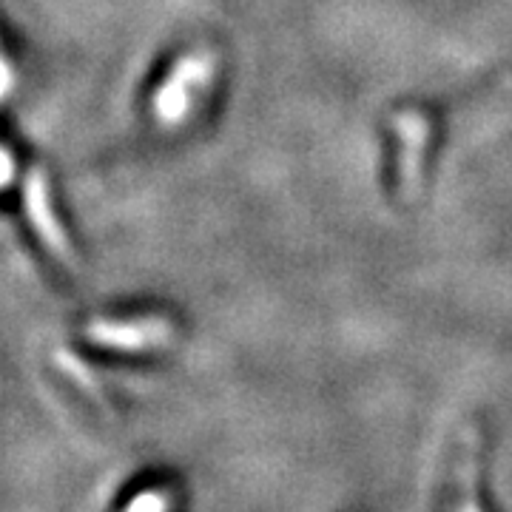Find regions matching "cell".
Masks as SVG:
<instances>
[{"mask_svg": "<svg viewBox=\"0 0 512 512\" xmlns=\"http://www.w3.org/2000/svg\"><path fill=\"white\" fill-rule=\"evenodd\" d=\"M174 336V325L165 316H140V319H97L86 325V339L92 345L114 350H157L165 348Z\"/></svg>", "mask_w": 512, "mask_h": 512, "instance_id": "obj_3", "label": "cell"}, {"mask_svg": "<svg viewBox=\"0 0 512 512\" xmlns=\"http://www.w3.org/2000/svg\"><path fill=\"white\" fill-rule=\"evenodd\" d=\"M23 208H26V217L32 222V228L37 231V237L43 242V248L55 256L63 268L74 271L77 268V259H74L72 242L66 237L63 225L57 222L55 208H52V191H49V177L32 168L26 183H23Z\"/></svg>", "mask_w": 512, "mask_h": 512, "instance_id": "obj_2", "label": "cell"}, {"mask_svg": "<svg viewBox=\"0 0 512 512\" xmlns=\"http://www.w3.org/2000/svg\"><path fill=\"white\" fill-rule=\"evenodd\" d=\"M12 174H15V160H12V148H3V185L12 183Z\"/></svg>", "mask_w": 512, "mask_h": 512, "instance_id": "obj_8", "label": "cell"}, {"mask_svg": "<svg viewBox=\"0 0 512 512\" xmlns=\"http://www.w3.org/2000/svg\"><path fill=\"white\" fill-rule=\"evenodd\" d=\"M211 74H214V57L208 52H191L180 57L165 77L163 86L154 92V117L165 126L180 123L191 111L194 92L208 86Z\"/></svg>", "mask_w": 512, "mask_h": 512, "instance_id": "obj_1", "label": "cell"}, {"mask_svg": "<svg viewBox=\"0 0 512 512\" xmlns=\"http://www.w3.org/2000/svg\"><path fill=\"white\" fill-rule=\"evenodd\" d=\"M171 504V498L168 495H160V493H146L140 495V498H134V501H128V510H165Z\"/></svg>", "mask_w": 512, "mask_h": 512, "instance_id": "obj_7", "label": "cell"}, {"mask_svg": "<svg viewBox=\"0 0 512 512\" xmlns=\"http://www.w3.org/2000/svg\"><path fill=\"white\" fill-rule=\"evenodd\" d=\"M55 365L63 370V376L69 379V382L89 399V402L103 413V416H114V410H111L109 399H106V393H103V387H100V379L94 376V370L77 353L72 350H57L55 353Z\"/></svg>", "mask_w": 512, "mask_h": 512, "instance_id": "obj_6", "label": "cell"}, {"mask_svg": "<svg viewBox=\"0 0 512 512\" xmlns=\"http://www.w3.org/2000/svg\"><path fill=\"white\" fill-rule=\"evenodd\" d=\"M478 467H481V430L467 427L461 433V447L456 458L458 498L453 501L456 510H478Z\"/></svg>", "mask_w": 512, "mask_h": 512, "instance_id": "obj_5", "label": "cell"}, {"mask_svg": "<svg viewBox=\"0 0 512 512\" xmlns=\"http://www.w3.org/2000/svg\"><path fill=\"white\" fill-rule=\"evenodd\" d=\"M393 131L399 137V180H402V197L413 202L421 188V165H424V148L430 140V120L421 111H399L393 117Z\"/></svg>", "mask_w": 512, "mask_h": 512, "instance_id": "obj_4", "label": "cell"}]
</instances>
